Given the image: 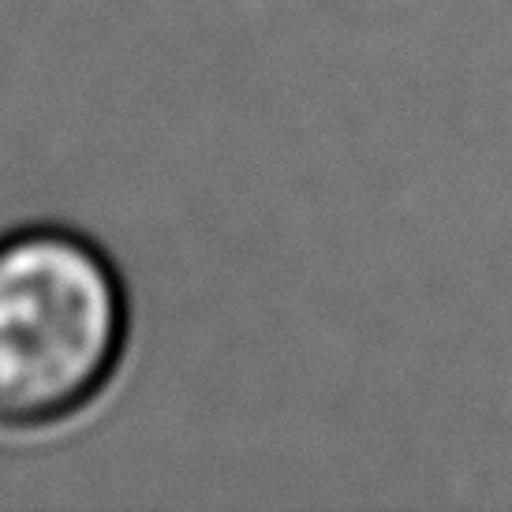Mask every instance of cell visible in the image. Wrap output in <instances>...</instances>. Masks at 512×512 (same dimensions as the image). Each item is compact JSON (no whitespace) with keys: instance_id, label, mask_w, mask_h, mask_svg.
I'll use <instances>...</instances> for the list:
<instances>
[{"instance_id":"cell-1","label":"cell","mask_w":512,"mask_h":512,"mask_svg":"<svg viewBox=\"0 0 512 512\" xmlns=\"http://www.w3.org/2000/svg\"><path fill=\"white\" fill-rule=\"evenodd\" d=\"M128 341V288L90 236L64 225L0 236V430L38 434L90 412Z\"/></svg>"}]
</instances>
